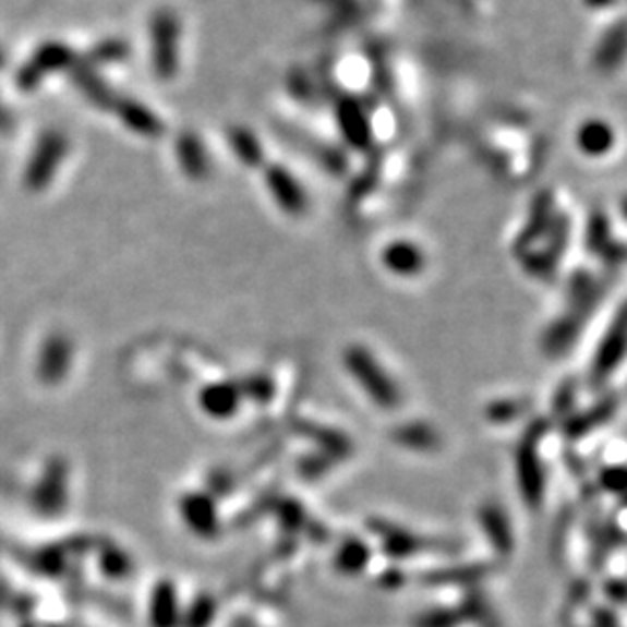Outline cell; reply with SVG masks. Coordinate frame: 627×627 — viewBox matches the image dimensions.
<instances>
[{"instance_id": "obj_4", "label": "cell", "mask_w": 627, "mask_h": 627, "mask_svg": "<svg viewBox=\"0 0 627 627\" xmlns=\"http://www.w3.org/2000/svg\"><path fill=\"white\" fill-rule=\"evenodd\" d=\"M267 184L272 194L276 196L277 202L290 210V213H300L304 208V192L298 185V182L291 178L290 173L284 168H272L267 171Z\"/></svg>"}, {"instance_id": "obj_7", "label": "cell", "mask_w": 627, "mask_h": 627, "mask_svg": "<svg viewBox=\"0 0 627 627\" xmlns=\"http://www.w3.org/2000/svg\"><path fill=\"white\" fill-rule=\"evenodd\" d=\"M77 84L80 88L84 91V94L96 103V107L100 108H112L114 105V94L108 91L107 84L100 80L98 76H94L91 72H82L80 77H77Z\"/></svg>"}, {"instance_id": "obj_5", "label": "cell", "mask_w": 627, "mask_h": 627, "mask_svg": "<svg viewBox=\"0 0 627 627\" xmlns=\"http://www.w3.org/2000/svg\"><path fill=\"white\" fill-rule=\"evenodd\" d=\"M178 159L182 164L185 173L192 178H204L208 173V157L206 149L194 133H182L176 143Z\"/></svg>"}, {"instance_id": "obj_8", "label": "cell", "mask_w": 627, "mask_h": 627, "mask_svg": "<svg viewBox=\"0 0 627 627\" xmlns=\"http://www.w3.org/2000/svg\"><path fill=\"white\" fill-rule=\"evenodd\" d=\"M126 53H129V47L124 41L110 39V41H105L94 49L93 58L100 63L121 62L126 58Z\"/></svg>"}, {"instance_id": "obj_1", "label": "cell", "mask_w": 627, "mask_h": 627, "mask_svg": "<svg viewBox=\"0 0 627 627\" xmlns=\"http://www.w3.org/2000/svg\"><path fill=\"white\" fill-rule=\"evenodd\" d=\"M152 63L155 76L159 80H171L178 72V37L180 21L173 11L159 9L152 16Z\"/></svg>"}, {"instance_id": "obj_2", "label": "cell", "mask_w": 627, "mask_h": 627, "mask_svg": "<svg viewBox=\"0 0 627 627\" xmlns=\"http://www.w3.org/2000/svg\"><path fill=\"white\" fill-rule=\"evenodd\" d=\"M337 121L342 137L347 138L352 147H357V149L367 147L369 138H371L367 114L357 100L342 98L338 103Z\"/></svg>"}, {"instance_id": "obj_3", "label": "cell", "mask_w": 627, "mask_h": 627, "mask_svg": "<svg viewBox=\"0 0 627 627\" xmlns=\"http://www.w3.org/2000/svg\"><path fill=\"white\" fill-rule=\"evenodd\" d=\"M112 110L119 114V119L123 121L124 126H129L131 131H135L141 137H159L164 131V124L155 117L149 108L138 105L137 100H129V98H117Z\"/></svg>"}, {"instance_id": "obj_6", "label": "cell", "mask_w": 627, "mask_h": 627, "mask_svg": "<svg viewBox=\"0 0 627 627\" xmlns=\"http://www.w3.org/2000/svg\"><path fill=\"white\" fill-rule=\"evenodd\" d=\"M230 145L234 149V154L239 155L241 161H245L249 166H257L263 157V149H261L260 141L257 137L243 126H234L229 133Z\"/></svg>"}]
</instances>
